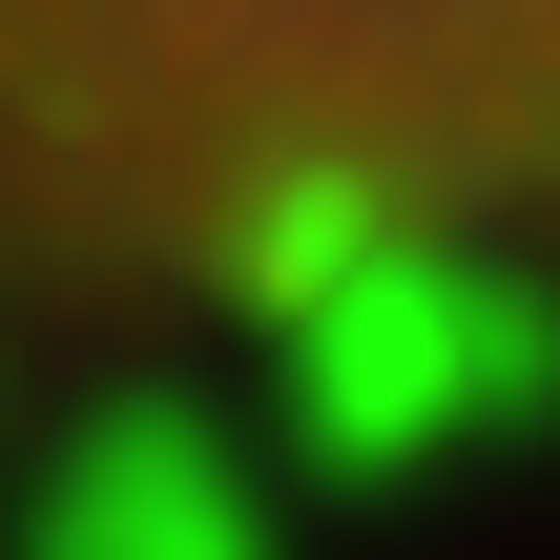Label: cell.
Listing matches in <instances>:
<instances>
[{
  "instance_id": "1",
  "label": "cell",
  "mask_w": 560,
  "mask_h": 560,
  "mask_svg": "<svg viewBox=\"0 0 560 560\" xmlns=\"http://www.w3.org/2000/svg\"><path fill=\"white\" fill-rule=\"evenodd\" d=\"M560 270V0H0V291L104 332Z\"/></svg>"
}]
</instances>
